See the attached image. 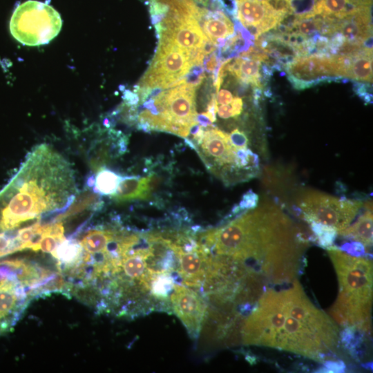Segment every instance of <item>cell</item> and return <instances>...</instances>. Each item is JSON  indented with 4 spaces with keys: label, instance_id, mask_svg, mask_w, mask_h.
<instances>
[{
    "label": "cell",
    "instance_id": "cell-23",
    "mask_svg": "<svg viewBox=\"0 0 373 373\" xmlns=\"http://www.w3.org/2000/svg\"><path fill=\"white\" fill-rule=\"evenodd\" d=\"M121 178L119 174L104 166L97 172L93 191L99 195H111L115 192Z\"/></svg>",
    "mask_w": 373,
    "mask_h": 373
},
{
    "label": "cell",
    "instance_id": "cell-13",
    "mask_svg": "<svg viewBox=\"0 0 373 373\" xmlns=\"http://www.w3.org/2000/svg\"><path fill=\"white\" fill-rule=\"evenodd\" d=\"M236 3L237 17L255 39L276 28L287 17L269 3L256 0H236Z\"/></svg>",
    "mask_w": 373,
    "mask_h": 373
},
{
    "label": "cell",
    "instance_id": "cell-5",
    "mask_svg": "<svg viewBox=\"0 0 373 373\" xmlns=\"http://www.w3.org/2000/svg\"><path fill=\"white\" fill-rule=\"evenodd\" d=\"M61 18L57 10L46 3L29 0L19 5L10 21L13 37L30 46L46 44L60 32Z\"/></svg>",
    "mask_w": 373,
    "mask_h": 373
},
{
    "label": "cell",
    "instance_id": "cell-18",
    "mask_svg": "<svg viewBox=\"0 0 373 373\" xmlns=\"http://www.w3.org/2000/svg\"><path fill=\"white\" fill-rule=\"evenodd\" d=\"M260 64L261 61L258 60L245 57L224 60L226 72H229L242 84H251L259 88H262Z\"/></svg>",
    "mask_w": 373,
    "mask_h": 373
},
{
    "label": "cell",
    "instance_id": "cell-21",
    "mask_svg": "<svg viewBox=\"0 0 373 373\" xmlns=\"http://www.w3.org/2000/svg\"><path fill=\"white\" fill-rule=\"evenodd\" d=\"M103 202L100 195L93 191L86 190L75 197L73 202L63 213L55 218L53 222L62 221L81 213L86 209L98 210L102 208Z\"/></svg>",
    "mask_w": 373,
    "mask_h": 373
},
{
    "label": "cell",
    "instance_id": "cell-12",
    "mask_svg": "<svg viewBox=\"0 0 373 373\" xmlns=\"http://www.w3.org/2000/svg\"><path fill=\"white\" fill-rule=\"evenodd\" d=\"M170 303L189 336L196 338L207 312L203 298L191 289L176 284L170 295Z\"/></svg>",
    "mask_w": 373,
    "mask_h": 373
},
{
    "label": "cell",
    "instance_id": "cell-39",
    "mask_svg": "<svg viewBox=\"0 0 373 373\" xmlns=\"http://www.w3.org/2000/svg\"><path fill=\"white\" fill-rule=\"evenodd\" d=\"M286 1L289 3V2L290 1H291V0H286Z\"/></svg>",
    "mask_w": 373,
    "mask_h": 373
},
{
    "label": "cell",
    "instance_id": "cell-3",
    "mask_svg": "<svg viewBox=\"0 0 373 373\" xmlns=\"http://www.w3.org/2000/svg\"><path fill=\"white\" fill-rule=\"evenodd\" d=\"M76 195L75 173L69 162L50 145L39 144L0 191V232L63 213Z\"/></svg>",
    "mask_w": 373,
    "mask_h": 373
},
{
    "label": "cell",
    "instance_id": "cell-38",
    "mask_svg": "<svg viewBox=\"0 0 373 373\" xmlns=\"http://www.w3.org/2000/svg\"><path fill=\"white\" fill-rule=\"evenodd\" d=\"M194 1H197L198 3H200L203 4V5H207L208 1H209V0H194Z\"/></svg>",
    "mask_w": 373,
    "mask_h": 373
},
{
    "label": "cell",
    "instance_id": "cell-7",
    "mask_svg": "<svg viewBox=\"0 0 373 373\" xmlns=\"http://www.w3.org/2000/svg\"><path fill=\"white\" fill-rule=\"evenodd\" d=\"M192 66L189 51L159 40L152 62L137 86L162 89L174 87L185 83V76Z\"/></svg>",
    "mask_w": 373,
    "mask_h": 373
},
{
    "label": "cell",
    "instance_id": "cell-8",
    "mask_svg": "<svg viewBox=\"0 0 373 373\" xmlns=\"http://www.w3.org/2000/svg\"><path fill=\"white\" fill-rule=\"evenodd\" d=\"M195 149L207 168L227 186L247 181L235 164L236 151L229 135L217 128L204 131L201 143Z\"/></svg>",
    "mask_w": 373,
    "mask_h": 373
},
{
    "label": "cell",
    "instance_id": "cell-28",
    "mask_svg": "<svg viewBox=\"0 0 373 373\" xmlns=\"http://www.w3.org/2000/svg\"><path fill=\"white\" fill-rule=\"evenodd\" d=\"M17 251L14 236L0 232V258Z\"/></svg>",
    "mask_w": 373,
    "mask_h": 373
},
{
    "label": "cell",
    "instance_id": "cell-11",
    "mask_svg": "<svg viewBox=\"0 0 373 373\" xmlns=\"http://www.w3.org/2000/svg\"><path fill=\"white\" fill-rule=\"evenodd\" d=\"M195 87L185 83L161 91L153 99L159 114L160 131H164L171 124L191 127L197 122L195 111Z\"/></svg>",
    "mask_w": 373,
    "mask_h": 373
},
{
    "label": "cell",
    "instance_id": "cell-24",
    "mask_svg": "<svg viewBox=\"0 0 373 373\" xmlns=\"http://www.w3.org/2000/svg\"><path fill=\"white\" fill-rule=\"evenodd\" d=\"M316 238V242L323 248L332 247L337 238L338 231L334 227L315 221L307 222Z\"/></svg>",
    "mask_w": 373,
    "mask_h": 373
},
{
    "label": "cell",
    "instance_id": "cell-33",
    "mask_svg": "<svg viewBox=\"0 0 373 373\" xmlns=\"http://www.w3.org/2000/svg\"><path fill=\"white\" fill-rule=\"evenodd\" d=\"M233 99L232 93L226 89H221L218 91L217 102L218 104H230Z\"/></svg>",
    "mask_w": 373,
    "mask_h": 373
},
{
    "label": "cell",
    "instance_id": "cell-17",
    "mask_svg": "<svg viewBox=\"0 0 373 373\" xmlns=\"http://www.w3.org/2000/svg\"><path fill=\"white\" fill-rule=\"evenodd\" d=\"M343 56L345 77L363 82H372V48L362 49Z\"/></svg>",
    "mask_w": 373,
    "mask_h": 373
},
{
    "label": "cell",
    "instance_id": "cell-32",
    "mask_svg": "<svg viewBox=\"0 0 373 373\" xmlns=\"http://www.w3.org/2000/svg\"><path fill=\"white\" fill-rule=\"evenodd\" d=\"M354 90L356 93L366 103L372 102V94L366 89L363 84L359 83L356 84Z\"/></svg>",
    "mask_w": 373,
    "mask_h": 373
},
{
    "label": "cell",
    "instance_id": "cell-37",
    "mask_svg": "<svg viewBox=\"0 0 373 373\" xmlns=\"http://www.w3.org/2000/svg\"><path fill=\"white\" fill-rule=\"evenodd\" d=\"M361 366L365 370H372L373 369L372 362H367V363H363Z\"/></svg>",
    "mask_w": 373,
    "mask_h": 373
},
{
    "label": "cell",
    "instance_id": "cell-27",
    "mask_svg": "<svg viewBox=\"0 0 373 373\" xmlns=\"http://www.w3.org/2000/svg\"><path fill=\"white\" fill-rule=\"evenodd\" d=\"M346 365L341 359H326L316 372H344Z\"/></svg>",
    "mask_w": 373,
    "mask_h": 373
},
{
    "label": "cell",
    "instance_id": "cell-26",
    "mask_svg": "<svg viewBox=\"0 0 373 373\" xmlns=\"http://www.w3.org/2000/svg\"><path fill=\"white\" fill-rule=\"evenodd\" d=\"M258 202V195L249 189L242 195L238 205L242 211H247L256 208Z\"/></svg>",
    "mask_w": 373,
    "mask_h": 373
},
{
    "label": "cell",
    "instance_id": "cell-14",
    "mask_svg": "<svg viewBox=\"0 0 373 373\" xmlns=\"http://www.w3.org/2000/svg\"><path fill=\"white\" fill-rule=\"evenodd\" d=\"M372 0H317L314 15L342 19L358 12L371 11Z\"/></svg>",
    "mask_w": 373,
    "mask_h": 373
},
{
    "label": "cell",
    "instance_id": "cell-35",
    "mask_svg": "<svg viewBox=\"0 0 373 373\" xmlns=\"http://www.w3.org/2000/svg\"><path fill=\"white\" fill-rule=\"evenodd\" d=\"M218 116L222 119L232 117V109L230 104H222L218 107Z\"/></svg>",
    "mask_w": 373,
    "mask_h": 373
},
{
    "label": "cell",
    "instance_id": "cell-25",
    "mask_svg": "<svg viewBox=\"0 0 373 373\" xmlns=\"http://www.w3.org/2000/svg\"><path fill=\"white\" fill-rule=\"evenodd\" d=\"M338 249L348 255L355 257L365 258L367 254L365 245L358 241L346 242L342 244Z\"/></svg>",
    "mask_w": 373,
    "mask_h": 373
},
{
    "label": "cell",
    "instance_id": "cell-20",
    "mask_svg": "<svg viewBox=\"0 0 373 373\" xmlns=\"http://www.w3.org/2000/svg\"><path fill=\"white\" fill-rule=\"evenodd\" d=\"M372 209L365 208L357 220L350 227L338 232L341 236L354 240L370 247L372 245Z\"/></svg>",
    "mask_w": 373,
    "mask_h": 373
},
{
    "label": "cell",
    "instance_id": "cell-2",
    "mask_svg": "<svg viewBox=\"0 0 373 373\" xmlns=\"http://www.w3.org/2000/svg\"><path fill=\"white\" fill-rule=\"evenodd\" d=\"M267 289L241 327L245 345L271 347L323 362L335 356V323L308 299L297 279Z\"/></svg>",
    "mask_w": 373,
    "mask_h": 373
},
{
    "label": "cell",
    "instance_id": "cell-19",
    "mask_svg": "<svg viewBox=\"0 0 373 373\" xmlns=\"http://www.w3.org/2000/svg\"><path fill=\"white\" fill-rule=\"evenodd\" d=\"M151 196L146 178L139 175L122 177L115 192L111 198L116 202H123L137 199L145 200Z\"/></svg>",
    "mask_w": 373,
    "mask_h": 373
},
{
    "label": "cell",
    "instance_id": "cell-4",
    "mask_svg": "<svg viewBox=\"0 0 373 373\" xmlns=\"http://www.w3.org/2000/svg\"><path fill=\"white\" fill-rule=\"evenodd\" d=\"M339 282L337 300L329 312L343 327L353 325L370 333L372 303V262L355 257L336 247L327 249Z\"/></svg>",
    "mask_w": 373,
    "mask_h": 373
},
{
    "label": "cell",
    "instance_id": "cell-9",
    "mask_svg": "<svg viewBox=\"0 0 373 373\" xmlns=\"http://www.w3.org/2000/svg\"><path fill=\"white\" fill-rule=\"evenodd\" d=\"M288 79L297 90L345 77L343 56L312 54L294 58L285 66Z\"/></svg>",
    "mask_w": 373,
    "mask_h": 373
},
{
    "label": "cell",
    "instance_id": "cell-6",
    "mask_svg": "<svg viewBox=\"0 0 373 373\" xmlns=\"http://www.w3.org/2000/svg\"><path fill=\"white\" fill-rule=\"evenodd\" d=\"M363 204L360 199L338 198L313 190L303 192L298 200L303 213L302 219L331 226L338 232L349 226Z\"/></svg>",
    "mask_w": 373,
    "mask_h": 373
},
{
    "label": "cell",
    "instance_id": "cell-29",
    "mask_svg": "<svg viewBox=\"0 0 373 373\" xmlns=\"http://www.w3.org/2000/svg\"><path fill=\"white\" fill-rule=\"evenodd\" d=\"M229 135L231 144L237 149H247L249 144V139L244 131L236 128Z\"/></svg>",
    "mask_w": 373,
    "mask_h": 373
},
{
    "label": "cell",
    "instance_id": "cell-22",
    "mask_svg": "<svg viewBox=\"0 0 373 373\" xmlns=\"http://www.w3.org/2000/svg\"><path fill=\"white\" fill-rule=\"evenodd\" d=\"M366 334L353 325L345 326L339 334V340L343 347L357 361L364 356L363 345Z\"/></svg>",
    "mask_w": 373,
    "mask_h": 373
},
{
    "label": "cell",
    "instance_id": "cell-15",
    "mask_svg": "<svg viewBox=\"0 0 373 373\" xmlns=\"http://www.w3.org/2000/svg\"><path fill=\"white\" fill-rule=\"evenodd\" d=\"M338 32L346 41L360 44L364 46L365 41L372 37L371 11L358 12L339 19Z\"/></svg>",
    "mask_w": 373,
    "mask_h": 373
},
{
    "label": "cell",
    "instance_id": "cell-16",
    "mask_svg": "<svg viewBox=\"0 0 373 373\" xmlns=\"http://www.w3.org/2000/svg\"><path fill=\"white\" fill-rule=\"evenodd\" d=\"M200 23H202L204 34L217 46H221V41H224L234 34L232 22L222 11L206 10Z\"/></svg>",
    "mask_w": 373,
    "mask_h": 373
},
{
    "label": "cell",
    "instance_id": "cell-36",
    "mask_svg": "<svg viewBox=\"0 0 373 373\" xmlns=\"http://www.w3.org/2000/svg\"><path fill=\"white\" fill-rule=\"evenodd\" d=\"M196 122L202 127H213V125L212 124L211 120L203 113L200 114H197Z\"/></svg>",
    "mask_w": 373,
    "mask_h": 373
},
{
    "label": "cell",
    "instance_id": "cell-34",
    "mask_svg": "<svg viewBox=\"0 0 373 373\" xmlns=\"http://www.w3.org/2000/svg\"><path fill=\"white\" fill-rule=\"evenodd\" d=\"M232 109V117L239 116L243 109V102L240 97H235L230 103Z\"/></svg>",
    "mask_w": 373,
    "mask_h": 373
},
{
    "label": "cell",
    "instance_id": "cell-1",
    "mask_svg": "<svg viewBox=\"0 0 373 373\" xmlns=\"http://www.w3.org/2000/svg\"><path fill=\"white\" fill-rule=\"evenodd\" d=\"M207 247L211 256L243 266L254 278L270 286L296 280L308 245L303 231L274 204L245 211L224 226L209 230Z\"/></svg>",
    "mask_w": 373,
    "mask_h": 373
},
{
    "label": "cell",
    "instance_id": "cell-30",
    "mask_svg": "<svg viewBox=\"0 0 373 373\" xmlns=\"http://www.w3.org/2000/svg\"><path fill=\"white\" fill-rule=\"evenodd\" d=\"M219 6L224 10L229 15L234 19L237 17V3L236 0H214Z\"/></svg>",
    "mask_w": 373,
    "mask_h": 373
},
{
    "label": "cell",
    "instance_id": "cell-10",
    "mask_svg": "<svg viewBox=\"0 0 373 373\" xmlns=\"http://www.w3.org/2000/svg\"><path fill=\"white\" fill-rule=\"evenodd\" d=\"M15 268L12 259L0 261V335L12 329L32 298Z\"/></svg>",
    "mask_w": 373,
    "mask_h": 373
},
{
    "label": "cell",
    "instance_id": "cell-31",
    "mask_svg": "<svg viewBox=\"0 0 373 373\" xmlns=\"http://www.w3.org/2000/svg\"><path fill=\"white\" fill-rule=\"evenodd\" d=\"M218 59L215 52L209 55L203 64L204 69L208 73H213V79H214L216 70L218 68Z\"/></svg>",
    "mask_w": 373,
    "mask_h": 373
}]
</instances>
